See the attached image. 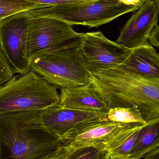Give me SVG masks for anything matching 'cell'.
<instances>
[{
	"mask_svg": "<svg viewBox=\"0 0 159 159\" xmlns=\"http://www.w3.org/2000/svg\"><path fill=\"white\" fill-rule=\"evenodd\" d=\"M30 70L61 88L91 85L89 73L80 47L57 50L30 60Z\"/></svg>",
	"mask_w": 159,
	"mask_h": 159,
	"instance_id": "5b68a950",
	"label": "cell"
},
{
	"mask_svg": "<svg viewBox=\"0 0 159 159\" xmlns=\"http://www.w3.org/2000/svg\"><path fill=\"white\" fill-rule=\"evenodd\" d=\"M144 125L140 123H131L105 143L104 149L107 151L109 157H130L139 130Z\"/></svg>",
	"mask_w": 159,
	"mask_h": 159,
	"instance_id": "5bb4252c",
	"label": "cell"
},
{
	"mask_svg": "<svg viewBox=\"0 0 159 159\" xmlns=\"http://www.w3.org/2000/svg\"><path fill=\"white\" fill-rule=\"evenodd\" d=\"M149 1V0H134V2H136L140 4L141 5H143L144 3L145 2H147V1Z\"/></svg>",
	"mask_w": 159,
	"mask_h": 159,
	"instance_id": "d4e9b609",
	"label": "cell"
},
{
	"mask_svg": "<svg viewBox=\"0 0 159 159\" xmlns=\"http://www.w3.org/2000/svg\"><path fill=\"white\" fill-rule=\"evenodd\" d=\"M159 2L149 0L132 15L120 30L116 43L133 49L148 43V39L158 24Z\"/></svg>",
	"mask_w": 159,
	"mask_h": 159,
	"instance_id": "30bf717a",
	"label": "cell"
},
{
	"mask_svg": "<svg viewBox=\"0 0 159 159\" xmlns=\"http://www.w3.org/2000/svg\"><path fill=\"white\" fill-rule=\"evenodd\" d=\"M149 44L159 48V25L157 24L153 29L149 36Z\"/></svg>",
	"mask_w": 159,
	"mask_h": 159,
	"instance_id": "44dd1931",
	"label": "cell"
},
{
	"mask_svg": "<svg viewBox=\"0 0 159 159\" xmlns=\"http://www.w3.org/2000/svg\"><path fill=\"white\" fill-rule=\"evenodd\" d=\"M29 14L30 16L28 43L30 61L46 53L81 45L84 33L76 32L71 25L56 19Z\"/></svg>",
	"mask_w": 159,
	"mask_h": 159,
	"instance_id": "8992f818",
	"label": "cell"
},
{
	"mask_svg": "<svg viewBox=\"0 0 159 159\" xmlns=\"http://www.w3.org/2000/svg\"><path fill=\"white\" fill-rule=\"evenodd\" d=\"M53 153H54V152H53ZM53 153L49 154V155H48V156H46V157H44L42 158L41 159H55L53 157Z\"/></svg>",
	"mask_w": 159,
	"mask_h": 159,
	"instance_id": "cb8c5ba5",
	"label": "cell"
},
{
	"mask_svg": "<svg viewBox=\"0 0 159 159\" xmlns=\"http://www.w3.org/2000/svg\"><path fill=\"white\" fill-rule=\"evenodd\" d=\"M107 114L71 109L58 103L43 110L41 117L49 133L62 143L64 137L79 125L93 120L107 118Z\"/></svg>",
	"mask_w": 159,
	"mask_h": 159,
	"instance_id": "8fae6325",
	"label": "cell"
},
{
	"mask_svg": "<svg viewBox=\"0 0 159 159\" xmlns=\"http://www.w3.org/2000/svg\"><path fill=\"white\" fill-rule=\"evenodd\" d=\"M91 86L109 109L137 107L146 122L159 117V79L120 66L89 71Z\"/></svg>",
	"mask_w": 159,
	"mask_h": 159,
	"instance_id": "6da1fadb",
	"label": "cell"
},
{
	"mask_svg": "<svg viewBox=\"0 0 159 159\" xmlns=\"http://www.w3.org/2000/svg\"><path fill=\"white\" fill-rule=\"evenodd\" d=\"M142 159H159V146L155 150L145 155Z\"/></svg>",
	"mask_w": 159,
	"mask_h": 159,
	"instance_id": "7402d4cb",
	"label": "cell"
},
{
	"mask_svg": "<svg viewBox=\"0 0 159 159\" xmlns=\"http://www.w3.org/2000/svg\"><path fill=\"white\" fill-rule=\"evenodd\" d=\"M60 99L57 86L30 70L0 86V114L44 110L59 103Z\"/></svg>",
	"mask_w": 159,
	"mask_h": 159,
	"instance_id": "3957f363",
	"label": "cell"
},
{
	"mask_svg": "<svg viewBox=\"0 0 159 159\" xmlns=\"http://www.w3.org/2000/svg\"><path fill=\"white\" fill-rule=\"evenodd\" d=\"M13 70L0 49V86L14 76Z\"/></svg>",
	"mask_w": 159,
	"mask_h": 159,
	"instance_id": "d6986e66",
	"label": "cell"
},
{
	"mask_svg": "<svg viewBox=\"0 0 159 159\" xmlns=\"http://www.w3.org/2000/svg\"><path fill=\"white\" fill-rule=\"evenodd\" d=\"M158 1H159V0H158Z\"/></svg>",
	"mask_w": 159,
	"mask_h": 159,
	"instance_id": "484cf974",
	"label": "cell"
},
{
	"mask_svg": "<svg viewBox=\"0 0 159 159\" xmlns=\"http://www.w3.org/2000/svg\"><path fill=\"white\" fill-rule=\"evenodd\" d=\"M159 146V117L149 120L139 130L130 157L141 159Z\"/></svg>",
	"mask_w": 159,
	"mask_h": 159,
	"instance_id": "9a60e30c",
	"label": "cell"
},
{
	"mask_svg": "<svg viewBox=\"0 0 159 159\" xmlns=\"http://www.w3.org/2000/svg\"><path fill=\"white\" fill-rule=\"evenodd\" d=\"M45 7L29 0H0V23L16 14Z\"/></svg>",
	"mask_w": 159,
	"mask_h": 159,
	"instance_id": "e0dca14e",
	"label": "cell"
},
{
	"mask_svg": "<svg viewBox=\"0 0 159 159\" xmlns=\"http://www.w3.org/2000/svg\"><path fill=\"white\" fill-rule=\"evenodd\" d=\"M142 6L122 0H92L80 3L48 6L29 10L30 15L62 20L70 25L90 28L107 24L127 13L135 12Z\"/></svg>",
	"mask_w": 159,
	"mask_h": 159,
	"instance_id": "277c9868",
	"label": "cell"
},
{
	"mask_svg": "<svg viewBox=\"0 0 159 159\" xmlns=\"http://www.w3.org/2000/svg\"><path fill=\"white\" fill-rule=\"evenodd\" d=\"M120 67L142 77L159 79V53L149 43L130 49Z\"/></svg>",
	"mask_w": 159,
	"mask_h": 159,
	"instance_id": "4fadbf2b",
	"label": "cell"
},
{
	"mask_svg": "<svg viewBox=\"0 0 159 159\" xmlns=\"http://www.w3.org/2000/svg\"><path fill=\"white\" fill-rule=\"evenodd\" d=\"M108 159H134L130 157H109Z\"/></svg>",
	"mask_w": 159,
	"mask_h": 159,
	"instance_id": "603a6c76",
	"label": "cell"
},
{
	"mask_svg": "<svg viewBox=\"0 0 159 159\" xmlns=\"http://www.w3.org/2000/svg\"><path fill=\"white\" fill-rule=\"evenodd\" d=\"M80 49L89 71L121 65L131 49L109 40L98 31L84 33Z\"/></svg>",
	"mask_w": 159,
	"mask_h": 159,
	"instance_id": "ba28073f",
	"label": "cell"
},
{
	"mask_svg": "<svg viewBox=\"0 0 159 159\" xmlns=\"http://www.w3.org/2000/svg\"><path fill=\"white\" fill-rule=\"evenodd\" d=\"M107 119L123 123H146L137 107L110 108L107 112Z\"/></svg>",
	"mask_w": 159,
	"mask_h": 159,
	"instance_id": "ac0fdd59",
	"label": "cell"
},
{
	"mask_svg": "<svg viewBox=\"0 0 159 159\" xmlns=\"http://www.w3.org/2000/svg\"><path fill=\"white\" fill-rule=\"evenodd\" d=\"M130 124L114 122L107 118L90 120L70 132L62 144L70 149L93 147L104 149L105 143Z\"/></svg>",
	"mask_w": 159,
	"mask_h": 159,
	"instance_id": "9c48e42d",
	"label": "cell"
},
{
	"mask_svg": "<svg viewBox=\"0 0 159 159\" xmlns=\"http://www.w3.org/2000/svg\"><path fill=\"white\" fill-rule=\"evenodd\" d=\"M30 16L27 11L13 15L0 23V49L14 74L30 70L28 34Z\"/></svg>",
	"mask_w": 159,
	"mask_h": 159,
	"instance_id": "52a82bcc",
	"label": "cell"
},
{
	"mask_svg": "<svg viewBox=\"0 0 159 159\" xmlns=\"http://www.w3.org/2000/svg\"><path fill=\"white\" fill-rule=\"evenodd\" d=\"M42 111L0 114V159H41L62 144L44 126Z\"/></svg>",
	"mask_w": 159,
	"mask_h": 159,
	"instance_id": "7a4b0ae2",
	"label": "cell"
},
{
	"mask_svg": "<svg viewBox=\"0 0 159 159\" xmlns=\"http://www.w3.org/2000/svg\"><path fill=\"white\" fill-rule=\"evenodd\" d=\"M59 104L67 108L107 113L109 108L91 85L61 89Z\"/></svg>",
	"mask_w": 159,
	"mask_h": 159,
	"instance_id": "7c38bea8",
	"label": "cell"
},
{
	"mask_svg": "<svg viewBox=\"0 0 159 159\" xmlns=\"http://www.w3.org/2000/svg\"><path fill=\"white\" fill-rule=\"evenodd\" d=\"M55 159H108V153L104 149L93 147L70 149L62 144L53 153Z\"/></svg>",
	"mask_w": 159,
	"mask_h": 159,
	"instance_id": "2e32d148",
	"label": "cell"
},
{
	"mask_svg": "<svg viewBox=\"0 0 159 159\" xmlns=\"http://www.w3.org/2000/svg\"><path fill=\"white\" fill-rule=\"evenodd\" d=\"M46 7L80 3L92 0H29Z\"/></svg>",
	"mask_w": 159,
	"mask_h": 159,
	"instance_id": "ffe728a7",
	"label": "cell"
}]
</instances>
